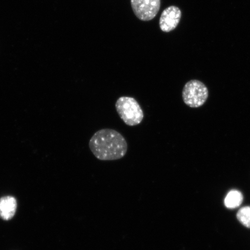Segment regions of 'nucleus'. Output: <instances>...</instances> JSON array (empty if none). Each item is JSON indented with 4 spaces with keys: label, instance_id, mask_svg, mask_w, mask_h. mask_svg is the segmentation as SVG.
<instances>
[{
    "label": "nucleus",
    "instance_id": "obj_5",
    "mask_svg": "<svg viewBox=\"0 0 250 250\" xmlns=\"http://www.w3.org/2000/svg\"><path fill=\"white\" fill-rule=\"evenodd\" d=\"M181 17V10L176 6H170L165 9L159 20L161 30L168 33L176 29L180 22Z\"/></svg>",
    "mask_w": 250,
    "mask_h": 250
},
{
    "label": "nucleus",
    "instance_id": "obj_6",
    "mask_svg": "<svg viewBox=\"0 0 250 250\" xmlns=\"http://www.w3.org/2000/svg\"><path fill=\"white\" fill-rule=\"evenodd\" d=\"M17 209V200L13 196H6L0 198V218L2 220H11Z\"/></svg>",
    "mask_w": 250,
    "mask_h": 250
},
{
    "label": "nucleus",
    "instance_id": "obj_4",
    "mask_svg": "<svg viewBox=\"0 0 250 250\" xmlns=\"http://www.w3.org/2000/svg\"><path fill=\"white\" fill-rule=\"evenodd\" d=\"M131 5L137 18L143 21H149L158 14L161 0H131Z\"/></svg>",
    "mask_w": 250,
    "mask_h": 250
},
{
    "label": "nucleus",
    "instance_id": "obj_3",
    "mask_svg": "<svg viewBox=\"0 0 250 250\" xmlns=\"http://www.w3.org/2000/svg\"><path fill=\"white\" fill-rule=\"evenodd\" d=\"M208 87L201 81L193 80L184 85L182 96L184 103L191 108L201 107L208 98Z\"/></svg>",
    "mask_w": 250,
    "mask_h": 250
},
{
    "label": "nucleus",
    "instance_id": "obj_7",
    "mask_svg": "<svg viewBox=\"0 0 250 250\" xmlns=\"http://www.w3.org/2000/svg\"><path fill=\"white\" fill-rule=\"evenodd\" d=\"M243 200L242 193L237 190H231L224 200L225 206L228 208H235L241 205Z\"/></svg>",
    "mask_w": 250,
    "mask_h": 250
},
{
    "label": "nucleus",
    "instance_id": "obj_2",
    "mask_svg": "<svg viewBox=\"0 0 250 250\" xmlns=\"http://www.w3.org/2000/svg\"><path fill=\"white\" fill-rule=\"evenodd\" d=\"M115 108L119 116L127 126L140 125L145 117L139 103L132 97H120L115 103Z\"/></svg>",
    "mask_w": 250,
    "mask_h": 250
},
{
    "label": "nucleus",
    "instance_id": "obj_1",
    "mask_svg": "<svg viewBox=\"0 0 250 250\" xmlns=\"http://www.w3.org/2000/svg\"><path fill=\"white\" fill-rule=\"evenodd\" d=\"M94 156L103 161H116L124 157L127 152L126 139L118 131L102 129L93 134L89 142Z\"/></svg>",
    "mask_w": 250,
    "mask_h": 250
},
{
    "label": "nucleus",
    "instance_id": "obj_8",
    "mask_svg": "<svg viewBox=\"0 0 250 250\" xmlns=\"http://www.w3.org/2000/svg\"><path fill=\"white\" fill-rule=\"evenodd\" d=\"M237 220L243 226L250 228V207L246 206L240 209L237 212Z\"/></svg>",
    "mask_w": 250,
    "mask_h": 250
}]
</instances>
